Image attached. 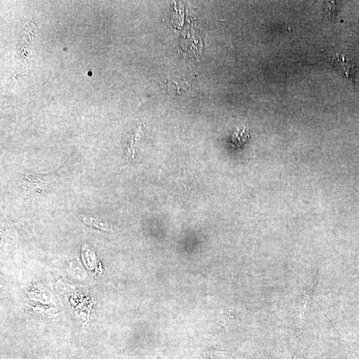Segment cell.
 Segmentation results:
<instances>
[{
	"label": "cell",
	"instance_id": "obj_3",
	"mask_svg": "<svg viewBox=\"0 0 359 359\" xmlns=\"http://www.w3.org/2000/svg\"><path fill=\"white\" fill-rule=\"evenodd\" d=\"M210 359H213V357H212V355H210Z\"/></svg>",
	"mask_w": 359,
	"mask_h": 359
},
{
	"label": "cell",
	"instance_id": "obj_1",
	"mask_svg": "<svg viewBox=\"0 0 359 359\" xmlns=\"http://www.w3.org/2000/svg\"><path fill=\"white\" fill-rule=\"evenodd\" d=\"M314 293V290H312L311 292H308V291H305V294L303 295V298L301 299V305L299 306L301 310L297 314L300 323H303V320L306 319L307 314L310 310L311 302Z\"/></svg>",
	"mask_w": 359,
	"mask_h": 359
},
{
	"label": "cell",
	"instance_id": "obj_2",
	"mask_svg": "<svg viewBox=\"0 0 359 359\" xmlns=\"http://www.w3.org/2000/svg\"><path fill=\"white\" fill-rule=\"evenodd\" d=\"M249 137V131L247 127L241 128H238L234 132L232 136V143H234L236 147L241 148L248 142Z\"/></svg>",
	"mask_w": 359,
	"mask_h": 359
},
{
	"label": "cell",
	"instance_id": "obj_4",
	"mask_svg": "<svg viewBox=\"0 0 359 359\" xmlns=\"http://www.w3.org/2000/svg\"><path fill=\"white\" fill-rule=\"evenodd\" d=\"M358 25H359V24Z\"/></svg>",
	"mask_w": 359,
	"mask_h": 359
}]
</instances>
